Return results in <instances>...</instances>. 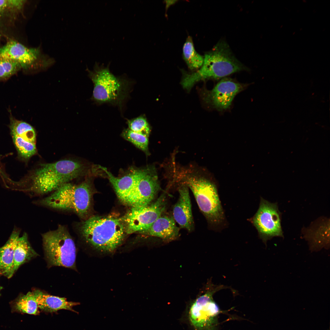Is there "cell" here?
I'll list each match as a JSON object with an SVG mask.
<instances>
[{"instance_id": "1", "label": "cell", "mask_w": 330, "mask_h": 330, "mask_svg": "<svg viewBox=\"0 0 330 330\" xmlns=\"http://www.w3.org/2000/svg\"><path fill=\"white\" fill-rule=\"evenodd\" d=\"M87 164L80 160L68 159L42 163L18 184L21 190L31 196L50 193L63 185L90 172Z\"/></svg>"}, {"instance_id": "2", "label": "cell", "mask_w": 330, "mask_h": 330, "mask_svg": "<svg viewBox=\"0 0 330 330\" xmlns=\"http://www.w3.org/2000/svg\"><path fill=\"white\" fill-rule=\"evenodd\" d=\"M173 182L186 185L193 192L200 210L210 226L215 230L225 227L226 219L218 192L215 179L194 174L183 169L173 167Z\"/></svg>"}, {"instance_id": "3", "label": "cell", "mask_w": 330, "mask_h": 330, "mask_svg": "<svg viewBox=\"0 0 330 330\" xmlns=\"http://www.w3.org/2000/svg\"><path fill=\"white\" fill-rule=\"evenodd\" d=\"M79 243L101 252L114 251L124 240L126 233L122 218L90 216L73 223Z\"/></svg>"}, {"instance_id": "4", "label": "cell", "mask_w": 330, "mask_h": 330, "mask_svg": "<svg viewBox=\"0 0 330 330\" xmlns=\"http://www.w3.org/2000/svg\"><path fill=\"white\" fill-rule=\"evenodd\" d=\"M90 176L79 183H66L35 204L57 211L72 213L81 220L90 217L94 188Z\"/></svg>"}, {"instance_id": "5", "label": "cell", "mask_w": 330, "mask_h": 330, "mask_svg": "<svg viewBox=\"0 0 330 330\" xmlns=\"http://www.w3.org/2000/svg\"><path fill=\"white\" fill-rule=\"evenodd\" d=\"M247 68L235 57L227 43L222 40L205 54L198 71L184 74L181 84L184 88L189 89L200 80L219 79Z\"/></svg>"}, {"instance_id": "6", "label": "cell", "mask_w": 330, "mask_h": 330, "mask_svg": "<svg viewBox=\"0 0 330 330\" xmlns=\"http://www.w3.org/2000/svg\"><path fill=\"white\" fill-rule=\"evenodd\" d=\"M41 235L44 258L49 268L58 266L77 271L76 247L66 225H59L56 229Z\"/></svg>"}, {"instance_id": "7", "label": "cell", "mask_w": 330, "mask_h": 330, "mask_svg": "<svg viewBox=\"0 0 330 330\" xmlns=\"http://www.w3.org/2000/svg\"><path fill=\"white\" fill-rule=\"evenodd\" d=\"M89 75L94 83L92 98L99 104L108 103L121 107L127 98L128 83L114 75L109 65L105 67L96 63Z\"/></svg>"}, {"instance_id": "8", "label": "cell", "mask_w": 330, "mask_h": 330, "mask_svg": "<svg viewBox=\"0 0 330 330\" xmlns=\"http://www.w3.org/2000/svg\"><path fill=\"white\" fill-rule=\"evenodd\" d=\"M166 197L162 194L153 203L145 207H132L122 218L127 234L148 229L164 211Z\"/></svg>"}, {"instance_id": "9", "label": "cell", "mask_w": 330, "mask_h": 330, "mask_svg": "<svg viewBox=\"0 0 330 330\" xmlns=\"http://www.w3.org/2000/svg\"><path fill=\"white\" fill-rule=\"evenodd\" d=\"M249 220L257 230L260 238L266 244L274 237H284L281 214L276 203H271L261 198L257 212Z\"/></svg>"}, {"instance_id": "10", "label": "cell", "mask_w": 330, "mask_h": 330, "mask_svg": "<svg viewBox=\"0 0 330 330\" xmlns=\"http://www.w3.org/2000/svg\"><path fill=\"white\" fill-rule=\"evenodd\" d=\"M218 288H210L199 297L191 305L189 317L191 324L197 330H213L217 323L219 308L213 295Z\"/></svg>"}, {"instance_id": "11", "label": "cell", "mask_w": 330, "mask_h": 330, "mask_svg": "<svg viewBox=\"0 0 330 330\" xmlns=\"http://www.w3.org/2000/svg\"><path fill=\"white\" fill-rule=\"evenodd\" d=\"M160 189L156 169L149 166L143 168L136 185L123 202L132 207H145L151 204Z\"/></svg>"}, {"instance_id": "12", "label": "cell", "mask_w": 330, "mask_h": 330, "mask_svg": "<svg viewBox=\"0 0 330 330\" xmlns=\"http://www.w3.org/2000/svg\"><path fill=\"white\" fill-rule=\"evenodd\" d=\"M247 86L232 79H222L211 90H205L203 94L204 102L212 108L223 111L228 109L235 96Z\"/></svg>"}, {"instance_id": "13", "label": "cell", "mask_w": 330, "mask_h": 330, "mask_svg": "<svg viewBox=\"0 0 330 330\" xmlns=\"http://www.w3.org/2000/svg\"><path fill=\"white\" fill-rule=\"evenodd\" d=\"M43 57L39 48H29L14 41H10L0 48V58L15 61L24 69L31 67Z\"/></svg>"}, {"instance_id": "14", "label": "cell", "mask_w": 330, "mask_h": 330, "mask_svg": "<svg viewBox=\"0 0 330 330\" xmlns=\"http://www.w3.org/2000/svg\"><path fill=\"white\" fill-rule=\"evenodd\" d=\"M178 191V199L173 208V217L181 227L190 232L193 229L194 222L189 188L180 184Z\"/></svg>"}, {"instance_id": "15", "label": "cell", "mask_w": 330, "mask_h": 330, "mask_svg": "<svg viewBox=\"0 0 330 330\" xmlns=\"http://www.w3.org/2000/svg\"><path fill=\"white\" fill-rule=\"evenodd\" d=\"M99 167L105 173L118 197L123 203L136 185L143 170V168H132L123 176L117 177L105 167L101 166Z\"/></svg>"}, {"instance_id": "16", "label": "cell", "mask_w": 330, "mask_h": 330, "mask_svg": "<svg viewBox=\"0 0 330 330\" xmlns=\"http://www.w3.org/2000/svg\"><path fill=\"white\" fill-rule=\"evenodd\" d=\"M40 310L52 313L61 310H66L77 313L73 307L79 305L78 302L68 301L66 298L51 295L37 288L32 290Z\"/></svg>"}, {"instance_id": "17", "label": "cell", "mask_w": 330, "mask_h": 330, "mask_svg": "<svg viewBox=\"0 0 330 330\" xmlns=\"http://www.w3.org/2000/svg\"><path fill=\"white\" fill-rule=\"evenodd\" d=\"M140 233L167 241L171 240L178 237L179 229L173 216L162 215L148 229Z\"/></svg>"}, {"instance_id": "18", "label": "cell", "mask_w": 330, "mask_h": 330, "mask_svg": "<svg viewBox=\"0 0 330 330\" xmlns=\"http://www.w3.org/2000/svg\"><path fill=\"white\" fill-rule=\"evenodd\" d=\"M20 233V230L15 228L6 244L0 248V273L8 279L13 275L14 251Z\"/></svg>"}, {"instance_id": "19", "label": "cell", "mask_w": 330, "mask_h": 330, "mask_svg": "<svg viewBox=\"0 0 330 330\" xmlns=\"http://www.w3.org/2000/svg\"><path fill=\"white\" fill-rule=\"evenodd\" d=\"M329 221L325 220L315 227L307 229L304 237L308 242L309 249L311 251L317 252L322 248H329Z\"/></svg>"}, {"instance_id": "20", "label": "cell", "mask_w": 330, "mask_h": 330, "mask_svg": "<svg viewBox=\"0 0 330 330\" xmlns=\"http://www.w3.org/2000/svg\"><path fill=\"white\" fill-rule=\"evenodd\" d=\"M38 255L30 244L27 234L24 233L19 237L14 250L13 274H14L22 265Z\"/></svg>"}, {"instance_id": "21", "label": "cell", "mask_w": 330, "mask_h": 330, "mask_svg": "<svg viewBox=\"0 0 330 330\" xmlns=\"http://www.w3.org/2000/svg\"><path fill=\"white\" fill-rule=\"evenodd\" d=\"M12 312L38 315L40 311L34 294L32 291L26 294H21L10 303Z\"/></svg>"}, {"instance_id": "22", "label": "cell", "mask_w": 330, "mask_h": 330, "mask_svg": "<svg viewBox=\"0 0 330 330\" xmlns=\"http://www.w3.org/2000/svg\"><path fill=\"white\" fill-rule=\"evenodd\" d=\"M9 127L11 134H15L24 140L35 144V132L28 123L10 117Z\"/></svg>"}, {"instance_id": "23", "label": "cell", "mask_w": 330, "mask_h": 330, "mask_svg": "<svg viewBox=\"0 0 330 330\" xmlns=\"http://www.w3.org/2000/svg\"><path fill=\"white\" fill-rule=\"evenodd\" d=\"M183 58L191 70L200 68L203 64L204 57L195 50L191 37L189 36L183 48Z\"/></svg>"}, {"instance_id": "24", "label": "cell", "mask_w": 330, "mask_h": 330, "mask_svg": "<svg viewBox=\"0 0 330 330\" xmlns=\"http://www.w3.org/2000/svg\"><path fill=\"white\" fill-rule=\"evenodd\" d=\"M12 140L20 158L27 161L35 154L37 148L35 144L24 140L17 136L11 134Z\"/></svg>"}, {"instance_id": "25", "label": "cell", "mask_w": 330, "mask_h": 330, "mask_svg": "<svg viewBox=\"0 0 330 330\" xmlns=\"http://www.w3.org/2000/svg\"><path fill=\"white\" fill-rule=\"evenodd\" d=\"M121 135L125 139L131 142L146 155H150L148 147V137L133 131L128 128L124 129Z\"/></svg>"}, {"instance_id": "26", "label": "cell", "mask_w": 330, "mask_h": 330, "mask_svg": "<svg viewBox=\"0 0 330 330\" xmlns=\"http://www.w3.org/2000/svg\"><path fill=\"white\" fill-rule=\"evenodd\" d=\"M128 129L149 137L151 129L146 118L142 116L127 120Z\"/></svg>"}, {"instance_id": "27", "label": "cell", "mask_w": 330, "mask_h": 330, "mask_svg": "<svg viewBox=\"0 0 330 330\" xmlns=\"http://www.w3.org/2000/svg\"><path fill=\"white\" fill-rule=\"evenodd\" d=\"M21 68L20 64L15 61L0 58V81L7 79Z\"/></svg>"}, {"instance_id": "28", "label": "cell", "mask_w": 330, "mask_h": 330, "mask_svg": "<svg viewBox=\"0 0 330 330\" xmlns=\"http://www.w3.org/2000/svg\"><path fill=\"white\" fill-rule=\"evenodd\" d=\"M25 1L23 0H0V20L7 11L21 9Z\"/></svg>"}, {"instance_id": "29", "label": "cell", "mask_w": 330, "mask_h": 330, "mask_svg": "<svg viewBox=\"0 0 330 330\" xmlns=\"http://www.w3.org/2000/svg\"><path fill=\"white\" fill-rule=\"evenodd\" d=\"M176 2V1H166V8L167 9L168 8L170 5L174 4Z\"/></svg>"}, {"instance_id": "30", "label": "cell", "mask_w": 330, "mask_h": 330, "mask_svg": "<svg viewBox=\"0 0 330 330\" xmlns=\"http://www.w3.org/2000/svg\"><path fill=\"white\" fill-rule=\"evenodd\" d=\"M0 274H1V273H0ZM2 287L0 286V295H1V290H2Z\"/></svg>"}, {"instance_id": "31", "label": "cell", "mask_w": 330, "mask_h": 330, "mask_svg": "<svg viewBox=\"0 0 330 330\" xmlns=\"http://www.w3.org/2000/svg\"><path fill=\"white\" fill-rule=\"evenodd\" d=\"M1 37V35L0 34V38Z\"/></svg>"}]
</instances>
